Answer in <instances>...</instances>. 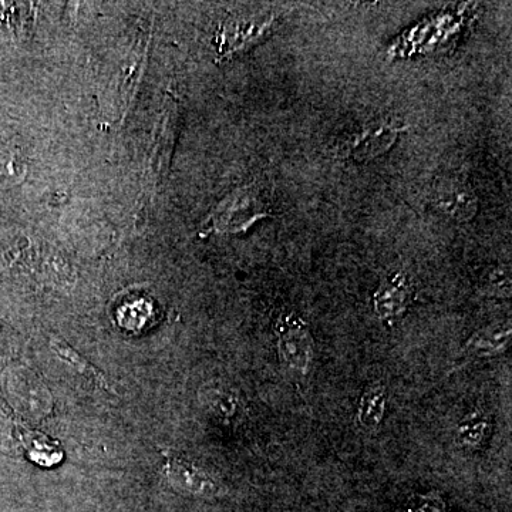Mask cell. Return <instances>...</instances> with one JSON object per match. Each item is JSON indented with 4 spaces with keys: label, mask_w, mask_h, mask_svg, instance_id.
I'll return each mask as SVG.
<instances>
[{
    "label": "cell",
    "mask_w": 512,
    "mask_h": 512,
    "mask_svg": "<svg viewBox=\"0 0 512 512\" xmlns=\"http://www.w3.org/2000/svg\"><path fill=\"white\" fill-rule=\"evenodd\" d=\"M151 36L138 39L136 50L131 53L130 60L124 67L121 74L120 94L123 99L124 109L130 107L131 101L134 100L138 92V84L143 79L144 70H146L148 60V46H150Z\"/></svg>",
    "instance_id": "obj_9"
},
{
    "label": "cell",
    "mask_w": 512,
    "mask_h": 512,
    "mask_svg": "<svg viewBox=\"0 0 512 512\" xmlns=\"http://www.w3.org/2000/svg\"><path fill=\"white\" fill-rule=\"evenodd\" d=\"M164 473L173 487L183 493L200 495V497H214L218 494L217 484L187 461H168L165 464Z\"/></svg>",
    "instance_id": "obj_7"
},
{
    "label": "cell",
    "mask_w": 512,
    "mask_h": 512,
    "mask_svg": "<svg viewBox=\"0 0 512 512\" xmlns=\"http://www.w3.org/2000/svg\"><path fill=\"white\" fill-rule=\"evenodd\" d=\"M25 164L18 156L0 147V185L18 184L25 178Z\"/></svg>",
    "instance_id": "obj_13"
},
{
    "label": "cell",
    "mask_w": 512,
    "mask_h": 512,
    "mask_svg": "<svg viewBox=\"0 0 512 512\" xmlns=\"http://www.w3.org/2000/svg\"><path fill=\"white\" fill-rule=\"evenodd\" d=\"M178 126H180V106L177 100L168 99L160 126L157 128L156 138H154L150 161H148L146 188L150 191L156 190L157 185L161 183V177L170 165Z\"/></svg>",
    "instance_id": "obj_3"
},
{
    "label": "cell",
    "mask_w": 512,
    "mask_h": 512,
    "mask_svg": "<svg viewBox=\"0 0 512 512\" xmlns=\"http://www.w3.org/2000/svg\"><path fill=\"white\" fill-rule=\"evenodd\" d=\"M278 350L282 360L298 372H308L313 356V340L308 326L301 318L291 313L282 316L276 325Z\"/></svg>",
    "instance_id": "obj_2"
},
{
    "label": "cell",
    "mask_w": 512,
    "mask_h": 512,
    "mask_svg": "<svg viewBox=\"0 0 512 512\" xmlns=\"http://www.w3.org/2000/svg\"><path fill=\"white\" fill-rule=\"evenodd\" d=\"M431 201L437 210L457 221H470L477 212L473 188L457 178H446L437 183Z\"/></svg>",
    "instance_id": "obj_5"
},
{
    "label": "cell",
    "mask_w": 512,
    "mask_h": 512,
    "mask_svg": "<svg viewBox=\"0 0 512 512\" xmlns=\"http://www.w3.org/2000/svg\"><path fill=\"white\" fill-rule=\"evenodd\" d=\"M271 23V20H264L261 23L255 20H231L224 28L225 43L229 45L224 53L234 55L239 50L255 45L258 39L266 36Z\"/></svg>",
    "instance_id": "obj_8"
},
{
    "label": "cell",
    "mask_w": 512,
    "mask_h": 512,
    "mask_svg": "<svg viewBox=\"0 0 512 512\" xmlns=\"http://www.w3.org/2000/svg\"><path fill=\"white\" fill-rule=\"evenodd\" d=\"M485 289L488 291L495 293L498 295V292L510 291V276H507V272L504 269H495L493 275L487 279V285H485Z\"/></svg>",
    "instance_id": "obj_15"
},
{
    "label": "cell",
    "mask_w": 512,
    "mask_h": 512,
    "mask_svg": "<svg viewBox=\"0 0 512 512\" xmlns=\"http://www.w3.org/2000/svg\"><path fill=\"white\" fill-rule=\"evenodd\" d=\"M406 126H396L390 121L367 124L342 144V154L359 163L375 160L389 151Z\"/></svg>",
    "instance_id": "obj_4"
},
{
    "label": "cell",
    "mask_w": 512,
    "mask_h": 512,
    "mask_svg": "<svg viewBox=\"0 0 512 512\" xmlns=\"http://www.w3.org/2000/svg\"><path fill=\"white\" fill-rule=\"evenodd\" d=\"M268 217L264 205L255 197L254 192L238 190L218 205L210 218L211 231L237 232L247 231L255 221Z\"/></svg>",
    "instance_id": "obj_1"
},
{
    "label": "cell",
    "mask_w": 512,
    "mask_h": 512,
    "mask_svg": "<svg viewBox=\"0 0 512 512\" xmlns=\"http://www.w3.org/2000/svg\"><path fill=\"white\" fill-rule=\"evenodd\" d=\"M412 298V286L406 275L392 274L384 279L375 295V309L383 320L400 318L406 312Z\"/></svg>",
    "instance_id": "obj_6"
},
{
    "label": "cell",
    "mask_w": 512,
    "mask_h": 512,
    "mask_svg": "<svg viewBox=\"0 0 512 512\" xmlns=\"http://www.w3.org/2000/svg\"><path fill=\"white\" fill-rule=\"evenodd\" d=\"M485 429H487V423L483 414H471L458 426V439L466 446H476L483 439Z\"/></svg>",
    "instance_id": "obj_14"
},
{
    "label": "cell",
    "mask_w": 512,
    "mask_h": 512,
    "mask_svg": "<svg viewBox=\"0 0 512 512\" xmlns=\"http://www.w3.org/2000/svg\"><path fill=\"white\" fill-rule=\"evenodd\" d=\"M50 346H52L53 352H55L60 359L69 363V365L72 366L73 369H76L77 372L82 373V375L86 376L87 379L92 380V382L99 384L103 389L109 390V383H107L106 377L101 375L100 370H97L96 367L90 365L86 359H83V357L76 352V350L70 348L64 340L53 338L50 340Z\"/></svg>",
    "instance_id": "obj_10"
},
{
    "label": "cell",
    "mask_w": 512,
    "mask_h": 512,
    "mask_svg": "<svg viewBox=\"0 0 512 512\" xmlns=\"http://www.w3.org/2000/svg\"><path fill=\"white\" fill-rule=\"evenodd\" d=\"M511 329H503L500 332L495 330H481L474 335L467 343L466 349L471 355L488 356L497 355L503 352L505 346L510 342Z\"/></svg>",
    "instance_id": "obj_12"
},
{
    "label": "cell",
    "mask_w": 512,
    "mask_h": 512,
    "mask_svg": "<svg viewBox=\"0 0 512 512\" xmlns=\"http://www.w3.org/2000/svg\"><path fill=\"white\" fill-rule=\"evenodd\" d=\"M384 406H386V393L383 387H369L363 394L360 409L357 412L360 424L367 429H375L383 420Z\"/></svg>",
    "instance_id": "obj_11"
}]
</instances>
